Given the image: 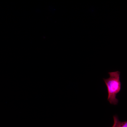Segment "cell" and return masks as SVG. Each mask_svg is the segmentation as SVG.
Masks as SVG:
<instances>
[{
	"mask_svg": "<svg viewBox=\"0 0 127 127\" xmlns=\"http://www.w3.org/2000/svg\"><path fill=\"white\" fill-rule=\"evenodd\" d=\"M120 72H109L110 77L103 79L106 85L108 93L107 100L111 104L115 105L118 102L116 98L117 94L121 89V83L120 80Z\"/></svg>",
	"mask_w": 127,
	"mask_h": 127,
	"instance_id": "6da1fadb",
	"label": "cell"
},
{
	"mask_svg": "<svg viewBox=\"0 0 127 127\" xmlns=\"http://www.w3.org/2000/svg\"><path fill=\"white\" fill-rule=\"evenodd\" d=\"M114 123L112 127H127V122H121L116 115L113 116Z\"/></svg>",
	"mask_w": 127,
	"mask_h": 127,
	"instance_id": "7a4b0ae2",
	"label": "cell"
}]
</instances>
